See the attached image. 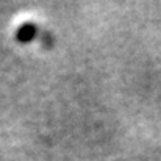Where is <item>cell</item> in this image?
<instances>
[{"instance_id":"6da1fadb","label":"cell","mask_w":161,"mask_h":161,"mask_svg":"<svg viewBox=\"0 0 161 161\" xmlns=\"http://www.w3.org/2000/svg\"><path fill=\"white\" fill-rule=\"evenodd\" d=\"M38 31L39 30L33 22H25V24L19 25V28L16 30V39L20 44H28L38 38Z\"/></svg>"}]
</instances>
